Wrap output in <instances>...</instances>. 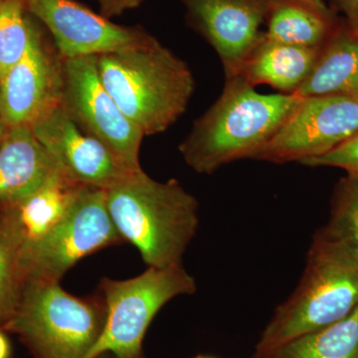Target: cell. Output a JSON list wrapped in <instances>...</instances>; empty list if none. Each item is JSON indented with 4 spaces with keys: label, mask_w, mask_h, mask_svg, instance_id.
Segmentation results:
<instances>
[{
    "label": "cell",
    "mask_w": 358,
    "mask_h": 358,
    "mask_svg": "<svg viewBox=\"0 0 358 358\" xmlns=\"http://www.w3.org/2000/svg\"><path fill=\"white\" fill-rule=\"evenodd\" d=\"M294 94L266 95L237 76L226 79L215 103L179 145L188 166L212 174L231 162L255 159L301 102Z\"/></svg>",
    "instance_id": "6da1fadb"
},
{
    "label": "cell",
    "mask_w": 358,
    "mask_h": 358,
    "mask_svg": "<svg viewBox=\"0 0 358 358\" xmlns=\"http://www.w3.org/2000/svg\"><path fill=\"white\" fill-rule=\"evenodd\" d=\"M106 192L115 229L138 250L148 267L182 264L199 230V205L178 180L162 182L141 171Z\"/></svg>",
    "instance_id": "7a4b0ae2"
},
{
    "label": "cell",
    "mask_w": 358,
    "mask_h": 358,
    "mask_svg": "<svg viewBox=\"0 0 358 358\" xmlns=\"http://www.w3.org/2000/svg\"><path fill=\"white\" fill-rule=\"evenodd\" d=\"M95 57L103 86L143 136L164 133L185 114L194 92L192 70L154 36Z\"/></svg>",
    "instance_id": "3957f363"
},
{
    "label": "cell",
    "mask_w": 358,
    "mask_h": 358,
    "mask_svg": "<svg viewBox=\"0 0 358 358\" xmlns=\"http://www.w3.org/2000/svg\"><path fill=\"white\" fill-rule=\"evenodd\" d=\"M358 306V255L317 231L294 293L275 308L255 350H267L331 326Z\"/></svg>",
    "instance_id": "277c9868"
},
{
    "label": "cell",
    "mask_w": 358,
    "mask_h": 358,
    "mask_svg": "<svg viewBox=\"0 0 358 358\" xmlns=\"http://www.w3.org/2000/svg\"><path fill=\"white\" fill-rule=\"evenodd\" d=\"M102 294L77 296L60 282L28 280L3 331L16 334L33 358H85L102 334Z\"/></svg>",
    "instance_id": "5b68a950"
},
{
    "label": "cell",
    "mask_w": 358,
    "mask_h": 358,
    "mask_svg": "<svg viewBox=\"0 0 358 358\" xmlns=\"http://www.w3.org/2000/svg\"><path fill=\"white\" fill-rule=\"evenodd\" d=\"M194 278L180 265L148 267L127 280L103 278L100 294L106 307L102 334L85 358L110 355L117 358H143V343L148 327L166 303L193 294Z\"/></svg>",
    "instance_id": "8992f818"
},
{
    "label": "cell",
    "mask_w": 358,
    "mask_h": 358,
    "mask_svg": "<svg viewBox=\"0 0 358 358\" xmlns=\"http://www.w3.org/2000/svg\"><path fill=\"white\" fill-rule=\"evenodd\" d=\"M122 243L108 210L106 189L83 186L53 228L23 244L21 265L25 280L60 282L82 259Z\"/></svg>",
    "instance_id": "52a82bcc"
},
{
    "label": "cell",
    "mask_w": 358,
    "mask_h": 358,
    "mask_svg": "<svg viewBox=\"0 0 358 358\" xmlns=\"http://www.w3.org/2000/svg\"><path fill=\"white\" fill-rule=\"evenodd\" d=\"M63 106L87 134L109 148L131 173L143 171V134L122 112L99 77L95 56L62 59Z\"/></svg>",
    "instance_id": "ba28073f"
},
{
    "label": "cell",
    "mask_w": 358,
    "mask_h": 358,
    "mask_svg": "<svg viewBox=\"0 0 358 358\" xmlns=\"http://www.w3.org/2000/svg\"><path fill=\"white\" fill-rule=\"evenodd\" d=\"M358 131V99L303 98L255 159L273 164L303 162L338 147Z\"/></svg>",
    "instance_id": "9c48e42d"
},
{
    "label": "cell",
    "mask_w": 358,
    "mask_h": 358,
    "mask_svg": "<svg viewBox=\"0 0 358 358\" xmlns=\"http://www.w3.org/2000/svg\"><path fill=\"white\" fill-rule=\"evenodd\" d=\"M26 7L50 32L62 59L127 50L152 37L143 28L115 24L75 0H26Z\"/></svg>",
    "instance_id": "30bf717a"
},
{
    "label": "cell",
    "mask_w": 358,
    "mask_h": 358,
    "mask_svg": "<svg viewBox=\"0 0 358 358\" xmlns=\"http://www.w3.org/2000/svg\"><path fill=\"white\" fill-rule=\"evenodd\" d=\"M35 33L20 62L0 79V117L7 128L32 126L63 103L62 58Z\"/></svg>",
    "instance_id": "8fae6325"
},
{
    "label": "cell",
    "mask_w": 358,
    "mask_h": 358,
    "mask_svg": "<svg viewBox=\"0 0 358 358\" xmlns=\"http://www.w3.org/2000/svg\"><path fill=\"white\" fill-rule=\"evenodd\" d=\"M30 127L59 171L77 185L108 189L134 173L100 141L80 128L63 103Z\"/></svg>",
    "instance_id": "7c38bea8"
},
{
    "label": "cell",
    "mask_w": 358,
    "mask_h": 358,
    "mask_svg": "<svg viewBox=\"0 0 358 358\" xmlns=\"http://www.w3.org/2000/svg\"><path fill=\"white\" fill-rule=\"evenodd\" d=\"M190 25L217 52L226 79L237 77L262 37L270 0H181Z\"/></svg>",
    "instance_id": "4fadbf2b"
},
{
    "label": "cell",
    "mask_w": 358,
    "mask_h": 358,
    "mask_svg": "<svg viewBox=\"0 0 358 358\" xmlns=\"http://www.w3.org/2000/svg\"><path fill=\"white\" fill-rule=\"evenodd\" d=\"M58 167L30 126L7 128L0 143V205L15 203L31 194Z\"/></svg>",
    "instance_id": "5bb4252c"
},
{
    "label": "cell",
    "mask_w": 358,
    "mask_h": 358,
    "mask_svg": "<svg viewBox=\"0 0 358 358\" xmlns=\"http://www.w3.org/2000/svg\"><path fill=\"white\" fill-rule=\"evenodd\" d=\"M322 49L282 43L262 34L238 76L251 86L265 84L294 94L307 80Z\"/></svg>",
    "instance_id": "9a60e30c"
},
{
    "label": "cell",
    "mask_w": 358,
    "mask_h": 358,
    "mask_svg": "<svg viewBox=\"0 0 358 358\" xmlns=\"http://www.w3.org/2000/svg\"><path fill=\"white\" fill-rule=\"evenodd\" d=\"M264 35L282 43L322 49L336 34L324 0H270Z\"/></svg>",
    "instance_id": "2e32d148"
},
{
    "label": "cell",
    "mask_w": 358,
    "mask_h": 358,
    "mask_svg": "<svg viewBox=\"0 0 358 358\" xmlns=\"http://www.w3.org/2000/svg\"><path fill=\"white\" fill-rule=\"evenodd\" d=\"M294 95L358 99V34L336 32L320 50L312 72Z\"/></svg>",
    "instance_id": "e0dca14e"
},
{
    "label": "cell",
    "mask_w": 358,
    "mask_h": 358,
    "mask_svg": "<svg viewBox=\"0 0 358 358\" xmlns=\"http://www.w3.org/2000/svg\"><path fill=\"white\" fill-rule=\"evenodd\" d=\"M83 186L73 182L57 169L43 185L25 199L6 205L20 223L24 243L43 236L65 215Z\"/></svg>",
    "instance_id": "ac0fdd59"
},
{
    "label": "cell",
    "mask_w": 358,
    "mask_h": 358,
    "mask_svg": "<svg viewBox=\"0 0 358 358\" xmlns=\"http://www.w3.org/2000/svg\"><path fill=\"white\" fill-rule=\"evenodd\" d=\"M253 358H358V306L345 319L271 350H255Z\"/></svg>",
    "instance_id": "d6986e66"
},
{
    "label": "cell",
    "mask_w": 358,
    "mask_h": 358,
    "mask_svg": "<svg viewBox=\"0 0 358 358\" xmlns=\"http://www.w3.org/2000/svg\"><path fill=\"white\" fill-rule=\"evenodd\" d=\"M23 243L24 236L13 210L0 205V329L13 317L24 289Z\"/></svg>",
    "instance_id": "ffe728a7"
},
{
    "label": "cell",
    "mask_w": 358,
    "mask_h": 358,
    "mask_svg": "<svg viewBox=\"0 0 358 358\" xmlns=\"http://www.w3.org/2000/svg\"><path fill=\"white\" fill-rule=\"evenodd\" d=\"M26 0H0V79L25 55L39 28Z\"/></svg>",
    "instance_id": "44dd1931"
},
{
    "label": "cell",
    "mask_w": 358,
    "mask_h": 358,
    "mask_svg": "<svg viewBox=\"0 0 358 358\" xmlns=\"http://www.w3.org/2000/svg\"><path fill=\"white\" fill-rule=\"evenodd\" d=\"M320 230L358 255V178L348 176L339 181L331 218Z\"/></svg>",
    "instance_id": "7402d4cb"
},
{
    "label": "cell",
    "mask_w": 358,
    "mask_h": 358,
    "mask_svg": "<svg viewBox=\"0 0 358 358\" xmlns=\"http://www.w3.org/2000/svg\"><path fill=\"white\" fill-rule=\"evenodd\" d=\"M310 167H338L358 178V131L331 152L301 162Z\"/></svg>",
    "instance_id": "603a6c76"
},
{
    "label": "cell",
    "mask_w": 358,
    "mask_h": 358,
    "mask_svg": "<svg viewBox=\"0 0 358 358\" xmlns=\"http://www.w3.org/2000/svg\"><path fill=\"white\" fill-rule=\"evenodd\" d=\"M100 6L101 14L107 18L122 15L126 11L136 8L145 0H96Z\"/></svg>",
    "instance_id": "cb8c5ba5"
},
{
    "label": "cell",
    "mask_w": 358,
    "mask_h": 358,
    "mask_svg": "<svg viewBox=\"0 0 358 358\" xmlns=\"http://www.w3.org/2000/svg\"><path fill=\"white\" fill-rule=\"evenodd\" d=\"M350 16L353 31L358 34V0H339Z\"/></svg>",
    "instance_id": "d4e9b609"
},
{
    "label": "cell",
    "mask_w": 358,
    "mask_h": 358,
    "mask_svg": "<svg viewBox=\"0 0 358 358\" xmlns=\"http://www.w3.org/2000/svg\"><path fill=\"white\" fill-rule=\"evenodd\" d=\"M6 331L0 329V358H11L13 348L9 338H7Z\"/></svg>",
    "instance_id": "484cf974"
},
{
    "label": "cell",
    "mask_w": 358,
    "mask_h": 358,
    "mask_svg": "<svg viewBox=\"0 0 358 358\" xmlns=\"http://www.w3.org/2000/svg\"><path fill=\"white\" fill-rule=\"evenodd\" d=\"M6 124H4V122L2 121L1 117H0V143H1L2 140H3L4 136H6Z\"/></svg>",
    "instance_id": "4316f807"
},
{
    "label": "cell",
    "mask_w": 358,
    "mask_h": 358,
    "mask_svg": "<svg viewBox=\"0 0 358 358\" xmlns=\"http://www.w3.org/2000/svg\"><path fill=\"white\" fill-rule=\"evenodd\" d=\"M193 358H214V357H209V355H196V357H193Z\"/></svg>",
    "instance_id": "83f0119b"
},
{
    "label": "cell",
    "mask_w": 358,
    "mask_h": 358,
    "mask_svg": "<svg viewBox=\"0 0 358 358\" xmlns=\"http://www.w3.org/2000/svg\"><path fill=\"white\" fill-rule=\"evenodd\" d=\"M99 358H117V357H113V355H103V357H101Z\"/></svg>",
    "instance_id": "f1b7e54d"
}]
</instances>
